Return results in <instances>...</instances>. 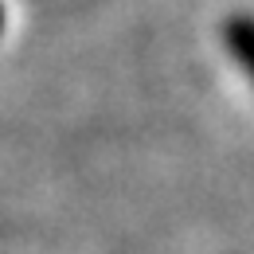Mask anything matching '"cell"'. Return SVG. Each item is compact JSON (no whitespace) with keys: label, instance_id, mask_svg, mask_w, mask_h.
<instances>
[{"label":"cell","instance_id":"obj_1","mask_svg":"<svg viewBox=\"0 0 254 254\" xmlns=\"http://www.w3.org/2000/svg\"><path fill=\"white\" fill-rule=\"evenodd\" d=\"M223 47L235 63L243 66V74L251 78L254 86V16L251 12H239V16H227L223 24Z\"/></svg>","mask_w":254,"mask_h":254},{"label":"cell","instance_id":"obj_2","mask_svg":"<svg viewBox=\"0 0 254 254\" xmlns=\"http://www.w3.org/2000/svg\"><path fill=\"white\" fill-rule=\"evenodd\" d=\"M4 20H8V16H4V4H0V32H4Z\"/></svg>","mask_w":254,"mask_h":254}]
</instances>
